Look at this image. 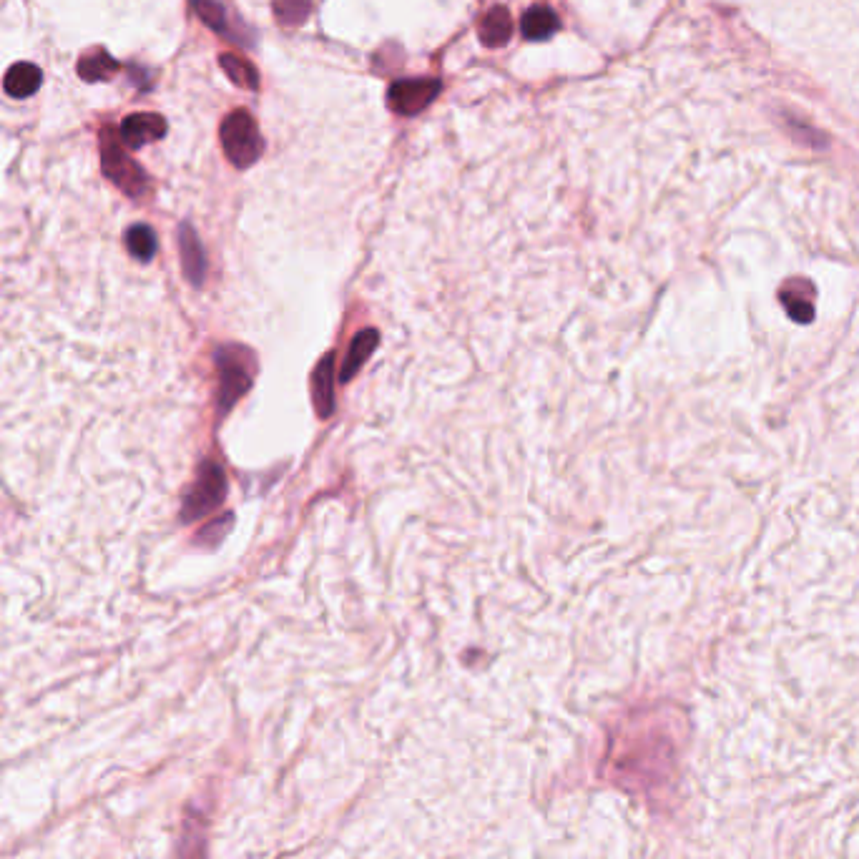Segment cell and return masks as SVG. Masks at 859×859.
Returning a JSON list of instances; mask_svg holds the SVG:
<instances>
[{"mask_svg": "<svg viewBox=\"0 0 859 859\" xmlns=\"http://www.w3.org/2000/svg\"><path fill=\"white\" fill-rule=\"evenodd\" d=\"M312 400L319 417L335 412V355H325L312 372Z\"/></svg>", "mask_w": 859, "mask_h": 859, "instance_id": "obj_7", "label": "cell"}, {"mask_svg": "<svg viewBox=\"0 0 859 859\" xmlns=\"http://www.w3.org/2000/svg\"><path fill=\"white\" fill-rule=\"evenodd\" d=\"M166 121L159 114H131L121 124V144L129 149H144L154 141L164 139Z\"/></svg>", "mask_w": 859, "mask_h": 859, "instance_id": "obj_6", "label": "cell"}, {"mask_svg": "<svg viewBox=\"0 0 859 859\" xmlns=\"http://www.w3.org/2000/svg\"><path fill=\"white\" fill-rule=\"evenodd\" d=\"M312 11V0H274V13H277L282 26H299Z\"/></svg>", "mask_w": 859, "mask_h": 859, "instance_id": "obj_16", "label": "cell"}, {"mask_svg": "<svg viewBox=\"0 0 859 859\" xmlns=\"http://www.w3.org/2000/svg\"><path fill=\"white\" fill-rule=\"evenodd\" d=\"M194 8L206 26L214 28V31H224V18L227 16H224V8L219 3H214V0H194Z\"/></svg>", "mask_w": 859, "mask_h": 859, "instance_id": "obj_17", "label": "cell"}, {"mask_svg": "<svg viewBox=\"0 0 859 859\" xmlns=\"http://www.w3.org/2000/svg\"><path fill=\"white\" fill-rule=\"evenodd\" d=\"M440 93V83L435 78H407V81H395L390 86V109L402 116H415L422 109L430 106L435 96Z\"/></svg>", "mask_w": 859, "mask_h": 859, "instance_id": "obj_5", "label": "cell"}, {"mask_svg": "<svg viewBox=\"0 0 859 859\" xmlns=\"http://www.w3.org/2000/svg\"><path fill=\"white\" fill-rule=\"evenodd\" d=\"M219 370V395L217 405L222 415H227L239 400L249 392L254 382V355L247 347H222L217 352Z\"/></svg>", "mask_w": 859, "mask_h": 859, "instance_id": "obj_1", "label": "cell"}, {"mask_svg": "<svg viewBox=\"0 0 859 859\" xmlns=\"http://www.w3.org/2000/svg\"><path fill=\"white\" fill-rule=\"evenodd\" d=\"M41 81V68L33 66V63H16V66H11V71L6 73L3 86H6L8 96L28 98L41 88Z\"/></svg>", "mask_w": 859, "mask_h": 859, "instance_id": "obj_12", "label": "cell"}, {"mask_svg": "<svg viewBox=\"0 0 859 859\" xmlns=\"http://www.w3.org/2000/svg\"><path fill=\"white\" fill-rule=\"evenodd\" d=\"M126 247H129L131 257L139 259V262H151L156 249H159V242H156L154 229L146 227V224H136L126 232Z\"/></svg>", "mask_w": 859, "mask_h": 859, "instance_id": "obj_14", "label": "cell"}, {"mask_svg": "<svg viewBox=\"0 0 859 859\" xmlns=\"http://www.w3.org/2000/svg\"><path fill=\"white\" fill-rule=\"evenodd\" d=\"M219 63H222L224 73H227V76L232 78L237 86H242V88H257L259 86L257 68H254L249 61H244V58L234 56V53H224V56L219 58Z\"/></svg>", "mask_w": 859, "mask_h": 859, "instance_id": "obj_15", "label": "cell"}, {"mask_svg": "<svg viewBox=\"0 0 859 859\" xmlns=\"http://www.w3.org/2000/svg\"><path fill=\"white\" fill-rule=\"evenodd\" d=\"M558 28H561V21H558L556 13L546 6L530 8L523 16V21H520V31H523V36L528 38V41H546V38L556 36Z\"/></svg>", "mask_w": 859, "mask_h": 859, "instance_id": "obj_11", "label": "cell"}, {"mask_svg": "<svg viewBox=\"0 0 859 859\" xmlns=\"http://www.w3.org/2000/svg\"><path fill=\"white\" fill-rule=\"evenodd\" d=\"M116 71H119V63H116L106 51L88 53V56L81 58V63H78V76L88 83L109 81Z\"/></svg>", "mask_w": 859, "mask_h": 859, "instance_id": "obj_13", "label": "cell"}, {"mask_svg": "<svg viewBox=\"0 0 859 859\" xmlns=\"http://www.w3.org/2000/svg\"><path fill=\"white\" fill-rule=\"evenodd\" d=\"M478 33H480V41H483L485 46L490 48L505 46V43L510 41V36H513V21H510L508 8L503 6L490 8V11L483 16V21H480Z\"/></svg>", "mask_w": 859, "mask_h": 859, "instance_id": "obj_9", "label": "cell"}, {"mask_svg": "<svg viewBox=\"0 0 859 859\" xmlns=\"http://www.w3.org/2000/svg\"><path fill=\"white\" fill-rule=\"evenodd\" d=\"M179 249H181V264H184V274L194 287H201L206 277V257L204 247H201L199 237L189 224H184L179 232Z\"/></svg>", "mask_w": 859, "mask_h": 859, "instance_id": "obj_8", "label": "cell"}, {"mask_svg": "<svg viewBox=\"0 0 859 859\" xmlns=\"http://www.w3.org/2000/svg\"><path fill=\"white\" fill-rule=\"evenodd\" d=\"M222 146L227 159L237 169H249L262 156V136H259L257 121L247 111H234L222 124Z\"/></svg>", "mask_w": 859, "mask_h": 859, "instance_id": "obj_2", "label": "cell"}, {"mask_svg": "<svg viewBox=\"0 0 859 859\" xmlns=\"http://www.w3.org/2000/svg\"><path fill=\"white\" fill-rule=\"evenodd\" d=\"M224 498H227V475L217 463H204L194 485L186 493L184 505H181V520L194 523V520L204 518L211 510H217L224 503Z\"/></svg>", "mask_w": 859, "mask_h": 859, "instance_id": "obj_3", "label": "cell"}, {"mask_svg": "<svg viewBox=\"0 0 859 859\" xmlns=\"http://www.w3.org/2000/svg\"><path fill=\"white\" fill-rule=\"evenodd\" d=\"M377 345H380V335H377L375 330H362L360 335L352 340L350 350H347L345 365H342L340 372V382H350L352 377L362 370V365L370 360V355L375 352Z\"/></svg>", "mask_w": 859, "mask_h": 859, "instance_id": "obj_10", "label": "cell"}, {"mask_svg": "<svg viewBox=\"0 0 859 859\" xmlns=\"http://www.w3.org/2000/svg\"><path fill=\"white\" fill-rule=\"evenodd\" d=\"M101 159H103V174L109 176V179L124 191V194L134 196V199H139V196L146 194V189H149V179H146L144 169H141V166L136 164L124 149H121L119 139H116L111 131H106L101 139Z\"/></svg>", "mask_w": 859, "mask_h": 859, "instance_id": "obj_4", "label": "cell"}]
</instances>
